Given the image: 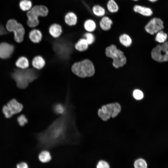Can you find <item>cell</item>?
I'll return each mask as SVG.
<instances>
[{
	"instance_id": "cell-2",
	"label": "cell",
	"mask_w": 168,
	"mask_h": 168,
	"mask_svg": "<svg viewBox=\"0 0 168 168\" xmlns=\"http://www.w3.org/2000/svg\"><path fill=\"white\" fill-rule=\"evenodd\" d=\"M71 70L74 75L80 78L91 77L95 72L93 63L88 59L74 62L71 66Z\"/></svg>"
},
{
	"instance_id": "cell-20",
	"label": "cell",
	"mask_w": 168,
	"mask_h": 168,
	"mask_svg": "<svg viewBox=\"0 0 168 168\" xmlns=\"http://www.w3.org/2000/svg\"><path fill=\"white\" fill-rule=\"evenodd\" d=\"M83 27L87 32H92L96 30V24L94 20L89 19L86 20L84 22Z\"/></svg>"
},
{
	"instance_id": "cell-26",
	"label": "cell",
	"mask_w": 168,
	"mask_h": 168,
	"mask_svg": "<svg viewBox=\"0 0 168 168\" xmlns=\"http://www.w3.org/2000/svg\"><path fill=\"white\" fill-rule=\"evenodd\" d=\"M119 40L121 43L124 46L128 47L132 44V39L127 34H124L119 37Z\"/></svg>"
},
{
	"instance_id": "cell-30",
	"label": "cell",
	"mask_w": 168,
	"mask_h": 168,
	"mask_svg": "<svg viewBox=\"0 0 168 168\" xmlns=\"http://www.w3.org/2000/svg\"><path fill=\"white\" fill-rule=\"evenodd\" d=\"M17 121L19 125L21 126H24L28 122L27 118L23 114L19 116L17 119Z\"/></svg>"
},
{
	"instance_id": "cell-8",
	"label": "cell",
	"mask_w": 168,
	"mask_h": 168,
	"mask_svg": "<svg viewBox=\"0 0 168 168\" xmlns=\"http://www.w3.org/2000/svg\"><path fill=\"white\" fill-rule=\"evenodd\" d=\"M152 58L156 61L165 62L168 61V41L155 47L151 52Z\"/></svg>"
},
{
	"instance_id": "cell-22",
	"label": "cell",
	"mask_w": 168,
	"mask_h": 168,
	"mask_svg": "<svg viewBox=\"0 0 168 168\" xmlns=\"http://www.w3.org/2000/svg\"><path fill=\"white\" fill-rule=\"evenodd\" d=\"M65 104L61 103H55L52 106V110L54 113L59 115H61L64 113L66 110Z\"/></svg>"
},
{
	"instance_id": "cell-23",
	"label": "cell",
	"mask_w": 168,
	"mask_h": 168,
	"mask_svg": "<svg viewBox=\"0 0 168 168\" xmlns=\"http://www.w3.org/2000/svg\"><path fill=\"white\" fill-rule=\"evenodd\" d=\"M32 1L31 0H21L19 3L20 9L24 12L28 11L33 7Z\"/></svg>"
},
{
	"instance_id": "cell-4",
	"label": "cell",
	"mask_w": 168,
	"mask_h": 168,
	"mask_svg": "<svg viewBox=\"0 0 168 168\" xmlns=\"http://www.w3.org/2000/svg\"><path fill=\"white\" fill-rule=\"evenodd\" d=\"M49 13V9L43 5H35L26 13L27 20L26 24L30 28L36 27L39 24V17H45Z\"/></svg>"
},
{
	"instance_id": "cell-29",
	"label": "cell",
	"mask_w": 168,
	"mask_h": 168,
	"mask_svg": "<svg viewBox=\"0 0 168 168\" xmlns=\"http://www.w3.org/2000/svg\"><path fill=\"white\" fill-rule=\"evenodd\" d=\"M83 38L86 39L89 45L92 44L95 40V36L91 32L85 33L83 35Z\"/></svg>"
},
{
	"instance_id": "cell-12",
	"label": "cell",
	"mask_w": 168,
	"mask_h": 168,
	"mask_svg": "<svg viewBox=\"0 0 168 168\" xmlns=\"http://www.w3.org/2000/svg\"><path fill=\"white\" fill-rule=\"evenodd\" d=\"M6 105L12 115L20 113L23 108V105L15 99L9 101Z\"/></svg>"
},
{
	"instance_id": "cell-14",
	"label": "cell",
	"mask_w": 168,
	"mask_h": 168,
	"mask_svg": "<svg viewBox=\"0 0 168 168\" xmlns=\"http://www.w3.org/2000/svg\"><path fill=\"white\" fill-rule=\"evenodd\" d=\"M32 65L33 68L37 70L43 69L46 65V61L42 55H38L35 56L32 61Z\"/></svg>"
},
{
	"instance_id": "cell-1",
	"label": "cell",
	"mask_w": 168,
	"mask_h": 168,
	"mask_svg": "<svg viewBox=\"0 0 168 168\" xmlns=\"http://www.w3.org/2000/svg\"><path fill=\"white\" fill-rule=\"evenodd\" d=\"M68 89L65 103L66 110L54 120L44 130L36 134L39 146L49 148L63 144H77L81 134L76 124L74 107L71 102Z\"/></svg>"
},
{
	"instance_id": "cell-11",
	"label": "cell",
	"mask_w": 168,
	"mask_h": 168,
	"mask_svg": "<svg viewBox=\"0 0 168 168\" xmlns=\"http://www.w3.org/2000/svg\"><path fill=\"white\" fill-rule=\"evenodd\" d=\"M48 32L52 37L55 39H58L62 35L63 28L59 24L54 23L50 26L48 29Z\"/></svg>"
},
{
	"instance_id": "cell-21",
	"label": "cell",
	"mask_w": 168,
	"mask_h": 168,
	"mask_svg": "<svg viewBox=\"0 0 168 168\" xmlns=\"http://www.w3.org/2000/svg\"><path fill=\"white\" fill-rule=\"evenodd\" d=\"M106 6L107 10L111 13H117L119 10V6L115 0H109Z\"/></svg>"
},
{
	"instance_id": "cell-31",
	"label": "cell",
	"mask_w": 168,
	"mask_h": 168,
	"mask_svg": "<svg viewBox=\"0 0 168 168\" xmlns=\"http://www.w3.org/2000/svg\"><path fill=\"white\" fill-rule=\"evenodd\" d=\"M134 98L137 100H140L143 97V94L141 91L136 89L133 92Z\"/></svg>"
},
{
	"instance_id": "cell-9",
	"label": "cell",
	"mask_w": 168,
	"mask_h": 168,
	"mask_svg": "<svg viewBox=\"0 0 168 168\" xmlns=\"http://www.w3.org/2000/svg\"><path fill=\"white\" fill-rule=\"evenodd\" d=\"M164 28V23L162 20L156 17L150 19L145 26L146 31L152 35L156 34Z\"/></svg>"
},
{
	"instance_id": "cell-33",
	"label": "cell",
	"mask_w": 168,
	"mask_h": 168,
	"mask_svg": "<svg viewBox=\"0 0 168 168\" xmlns=\"http://www.w3.org/2000/svg\"><path fill=\"white\" fill-rule=\"evenodd\" d=\"M2 112L6 118H10L12 115L9 111L6 105H4L2 108Z\"/></svg>"
},
{
	"instance_id": "cell-32",
	"label": "cell",
	"mask_w": 168,
	"mask_h": 168,
	"mask_svg": "<svg viewBox=\"0 0 168 168\" xmlns=\"http://www.w3.org/2000/svg\"><path fill=\"white\" fill-rule=\"evenodd\" d=\"M96 168H110V166L106 161L101 160L98 162Z\"/></svg>"
},
{
	"instance_id": "cell-7",
	"label": "cell",
	"mask_w": 168,
	"mask_h": 168,
	"mask_svg": "<svg viewBox=\"0 0 168 168\" xmlns=\"http://www.w3.org/2000/svg\"><path fill=\"white\" fill-rule=\"evenodd\" d=\"M121 110L120 106L118 103L110 104L102 106L98 111L99 116L104 121H106L111 116H117Z\"/></svg>"
},
{
	"instance_id": "cell-5",
	"label": "cell",
	"mask_w": 168,
	"mask_h": 168,
	"mask_svg": "<svg viewBox=\"0 0 168 168\" xmlns=\"http://www.w3.org/2000/svg\"><path fill=\"white\" fill-rule=\"evenodd\" d=\"M105 53L107 56L112 58L113 65L115 68L122 67L126 62V58L123 52L117 49L114 45L112 44L107 47Z\"/></svg>"
},
{
	"instance_id": "cell-18",
	"label": "cell",
	"mask_w": 168,
	"mask_h": 168,
	"mask_svg": "<svg viewBox=\"0 0 168 168\" xmlns=\"http://www.w3.org/2000/svg\"><path fill=\"white\" fill-rule=\"evenodd\" d=\"M112 24V20L109 17L105 15L101 17L99 22L100 28L105 31L110 30Z\"/></svg>"
},
{
	"instance_id": "cell-36",
	"label": "cell",
	"mask_w": 168,
	"mask_h": 168,
	"mask_svg": "<svg viewBox=\"0 0 168 168\" xmlns=\"http://www.w3.org/2000/svg\"><path fill=\"white\" fill-rule=\"evenodd\" d=\"M134 1L137 2L139 1V0H132Z\"/></svg>"
},
{
	"instance_id": "cell-13",
	"label": "cell",
	"mask_w": 168,
	"mask_h": 168,
	"mask_svg": "<svg viewBox=\"0 0 168 168\" xmlns=\"http://www.w3.org/2000/svg\"><path fill=\"white\" fill-rule=\"evenodd\" d=\"M29 38L33 43L38 44L40 43L43 40V33L40 30L34 28L29 32Z\"/></svg>"
},
{
	"instance_id": "cell-34",
	"label": "cell",
	"mask_w": 168,
	"mask_h": 168,
	"mask_svg": "<svg viewBox=\"0 0 168 168\" xmlns=\"http://www.w3.org/2000/svg\"><path fill=\"white\" fill-rule=\"evenodd\" d=\"M16 168H28V166L26 163L21 162L17 165Z\"/></svg>"
},
{
	"instance_id": "cell-27",
	"label": "cell",
	"mask_w": 168,
	"mask_h": 168,
	"mask_svg": "<svg viewBox=\"0 0 168 168\" xmlns=\"http://www.w3.org/2000/svg\"><path fill=\"white\" fill-rule=\"evenodd\" d=\"M39 160L42 162L45 163L49 161L51 159L49 152L47 150L41 152L39 155Z\"/></svg>"
},
{
	"instance_id": "cell-35",
	"label": "cell",
	"mask_w": 168,
	"mask_h": 168,
	"mask_svg": "<svg viewBox=\"0 0 168 168\" xmlns=\"http://www.w3.org/2000/svg\"><path fill=\"white\" fill-rule=\"evenodd\" d=\"M148 0L151 2H156L158 0Z\"/></svg>"
},
{
	"instance_id": "cell-24",
	"label": "cell",
	"mask_w": 168,
	"mask_h": 168,
	"mask_svg": "<svg viewBox=\"0 0 168 168\" xmlns=\"http://www.w3.org/2000/svg\"><path fill=\"white\" fill-rule=\"evenodd\" d=\"M16 65L17 67L22 69H26L29 67V62L27 58L22 56L17 59Z\"/></svg>"
},
{
	"instance_id": "cell-25",
	"label": "cell",
	"mask_w": 168,
	"mask_h": 168,
	"mask_svg": "<svg viewBox=\"0 0 168 168\" xmlns=\"http://www.w3.org/2000/svg\"><path fill=\"white\" fill-rule=\"evenodd\" d=\"M156 34L155 40L156 42L162 44L167 41L168 35L162 30L159 31Z\"/></svg>"
},
{
	"instance_id": "cell-16",
	"label": "cell",
	"mask_w": 168,
	"mask_h": 168,
	"mask_svg": "<svg viewBox=\"0 0 168 168\" xmlns=\"http://www.w3.org/2000/svg\"><path fill=\"white\" fill-rule=\"evenodd\" d=\"M89 44L84 38H79L74 44V49L79 52H82L88 49Z\"/></svg>"
},
{
	"instance_id": "cell-19",
	"label": "cell",
	"mask_w": 168,
	"mask_h": 168,
	"mask_svg": "<svg viewBox=\"0 0 168 168\" xmlns=\"http://www.w3.org/2000/svg\"><path fill=\"white\" fill-rule=\"evenodd\" d=\"M92 11L95 16L99 17H102L105 16L106 13L105 8L99 4L94 5L92 7Z\"/></svg>"
},
{
	"instance_id": "cell-6",
	"label": "cell",
	"mask_w": 168,
	"mask_h": 168,
	"mask_svg": "<svg viewBox=\"0 0 168 168\" xmlns=\"http://www.w3.org/2000/svg\"><path fill=\"white\" fill-rule=\"evenodd\" d=\"M6 28L8 32L13 33L15 40L17 42L20 43L23 40L26 30L21 24L15 19H10L7 21Z\"/></svg>"
},
{
	"instance_id": "cell-10",
	"label": "cell",
	"mask_w": 168,
	"mask_h": 168,
	"mask_svg": "<svg viewBox=\"0 0 168 168\" xmlns=\"http://www.w3.org/2000/svg\"><path fill=\"white\" fill-rule=\"evenodd\" d=\"M14 50L13 46L6 43L0 44V58L5 59L10 57Z\"/></svg>"
},
{
	"instance_id": "cell-17",
	"label": "cell",
	"mask_w": 168,
	"mask_h": 168,
	"mask_svg": "<svg viewBox=\"0 0 168 168\" xmlns=\"http://www.w3.org/2000/svg\"><path fill=\"white\" fill-rule=\"evenodd\" d=\"M77 15L73 12H69L65 16V22L69 26H72L76 25L77 22Z\"/></svg>"
},
{
	"instance_id": "cell-28",
	"label": "cell",
	"mask_w": 168,
	"mask_h": 168,
	"mask_svg": "<svg viewBox=\"0 0 168 168\" xmlns=\"http://www.w3.org/2000/svg\"><path fill=\"white\" fill-rule=\"evenodd\" d=\"M134 168H147L146 161L142 158H139L135 161L134 163Z\"/></svg>"
},
{
	"instance_id": "cell-3",
	"label": "cell",
	"mask_w": 168,
	"mask_h": 168,
	"mask_svg": "<svg viewBox=\"0 0 168 168\" xmlns=\"http://www.w3.org/2000/svg\"><path fill=\"white\" fill-rule=\"evenodd\" d=\"M12 76L17 87L20 89H25L30 83L37 78V74L35 70L31 68L16 69L13 73Z\"/></svg>"
},
{
	"instance_id": "cell-15",
	"label": "cell",
	"mask_w": 168,
	"mask_h": 168,
	"mask_svg": "<svg viewBox=\"0 0 168 168\" xmlns=\"http://www.w3.org/2000/svg\"><path fill=\"white\" fill-rule=\"evenodd\" d=\"M133 9L135 12L144 16H150L153 13V11L150 8L140 5H135Z\"/></svg>"
}]
</instances>
